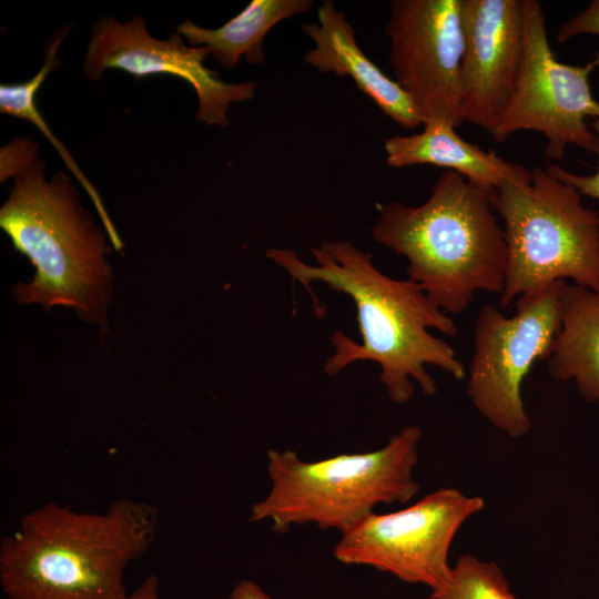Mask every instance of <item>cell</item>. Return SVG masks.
Instances as JSON below:
<instances>
[{"label":"cell","instance_id":"6da1fadb","mask_svg":"<svg viewBox=\"0 0 599 599\" xmlns=\"http://www.w3.org/2000/svg\"><path fill=\"white\" fill-rule=\"evenodd\" d=\"M311 252L316 264L305 263L291 248L271 247L265 255L308 291L313 283H324L353 300L361 343L344 333H333L334 352L324 364L327 375H336L356 362H374L395 404L412 399L414 382L424 395L436 394L437 385L427 365L455 379L465 378V366L454 348L429 332L433 328L454 337L457 326L418 284L387 276L374 265L370 253L346 240L324 241Z\"/></svg>","mask_w":599,"mask_h":599},{"label":"cell","instance_id":"7a4b0ae2","mask_svg":"<svg viewBox=\"0 0 599 599\" xmlns=\"http://www.w3.org/2000/svg\"><path fill=\"white\" fill-rule=\"evenodd\" d=\"M159 512L121 497L104 511L45 502L0 541V586L8 599H125L124 572L152 546Z\"/></svg>","mask_w":599,"mask_h":599},{"label":"cell","instance_id":"3957f363","mask_svg":"<svg viewBox=\"0 0 599 599\" xmlns=\"http://www.w3.org/2000/svg\"><path fill=\"white\" fill-rule=\"evenodd\" d=\"M495 194L446 170L423 204L380 205L370 233L407 260L408 278L432 302L445 313L459 314L477 291L500 294L504 288L507 247Z\"/></svg>","mask_w":599,"mask_h":599},{"label":"cell","instance_id":"277c9868","mask_svg":"<svg viewBox=\"0 0 599 599\" xmlns=\"http://www.w3.org/2000/svg\"><path fill=\"white\" fill-rule=\"evenodd\" d=\"M45 169L39 156L20 171L0 209V227L35 267L33 280L12 293L20 303L71 307L105 326L112 290L106 233L82 206L69 175L59 170L45 180Z\"/></svg>","mask_w":599,"mask_h":599},{"label":"cell","instance_id":"5b68a950","mask_svg":"<svg viewBox=\"0 0 599 599\" xmlns=\"http://www.w3.org/2000/svg\"><path fill=\"white\" fill-rule=\"evenodd\" d=\"M422 429L406 425L373 451L316 461L294 450H267L271 488L250 508V521L276 532L313 524L343 532L379 505L406 504L419 490L413 475Z\"/></svg>","mask_w":599,"mask_h":599},{"label":"cell","instance_id":"8992f818","mask_svg":"<svg viewBox=\"0 0 599 599\" xmlns=\"http://www.w3.org/2000/svg\"><path fill=\"white\" fill-rule=\"evenodd\" d=\"M494 206L507 247L501 311L557 281L599 290V213L573 186L536 166L528 181L501 185Z\"/></svg>","mask_w":599,"mask_h":599},{"label":"cell","instance_id":"52a82bcc","mask_svg":"<svg viewBox=\"0 0 599 599\" xmlns=\"http://www.w3.org/2000/svg\"><path fill=\"white\" fill-rule=\"evenodd\" d=\"M566 283L557 281L520 295L512 316L493 305H484L477 315L467 395L485 419L512 438L531 428L521 386L534 364L549 357Z\"/></svg>","mask_w":599,"mask_h":599},{"label":"cell","instance_id":"ba28073f","mask_svg":"<svg viewBox=\"0 0 599 599\" xmlns=\"http://www.w3.org/2000/svg\"><path fill=\"white\" fill-rule=\"evenodd\" d=\"M522 53L511 95L490 132L504 142L519 131H536L547 141L548 161L564 159L576 145L598 154L599 139L588 120L599 119L589 78L599 68V52L586 64L557 60L549 44L542 7L521 0Z\"/></svg>","mask_w":599,"mask_h":599},{"label":"cell","instance_id":"9c48e42d","mask_svg":"<svg viewBox=\"0 0 599 599\" xmlns=\"http://www.w3.org/2000/svg\"><path fill=\"white\" fill-rule=\"evenodd\" d=\"M484 506L478 496L439 488L404 509L370 512L341 532L333 555L435 592L449 580L448 551L458 529Z\"/></svg>","mask_w":599,"mask_h":599},{"label":"cell","instance_id":"30bf717a","mask_svg":"<svg viewBox=\"0 0 599 599\" xmlns=\"http://www.w3.org/2000/svg\"><path fill=\"white\" fill-rule=\"evenodd\" d=\"M384 33L394 80L423 124L461 125L463 0H393Z\"/></svg>","mask_w":599,"mask_h":599},{"label":"cell","instance_id":"8fae6325","mask_svg":"<svg viewBox=\"0 0 599 599\" xmlns=\"http://www.w3.org/2000/svg\"><path fill=\"white\" fill-rule=\"evenodd\" d=\"M204 47H191L175 31L166 40L152 37L141 16L119 22L104 16L92 23L91 40L83 61V72L90 80H101L109 69L135 78L171 75L193 87L197 97L195 119L206 125L229 126L227 111L232 103L255 97L256 82L231 83L209 69Z\"/></svg>","mask_w":599,"mask_h":599},{"label":"cell","instance_id":"7c38bea8","mask_svg":"<svg viewBox=\"0 0 599 599\" xmlns=\"http://www.w3.org/2000/svg\"><path fill=\"white\" fill-rule=\"evenodd\" d=\"M463 122L489 133L514 90L522 53L521 0H463Z\"/></svg>","mask_w":599,"mask_h":599},{"label":"cell","instance_id":"4fadbf2b","mask_svg":"<svg viewBox=\"0 0 599 599\" xmlns=\"http://www.w3.org/2000/svg\"><path fill=\"white\" fill-rule=\"evenodd\" d=\"M318 23L302 26L314 48L303 61L323 73L349 77L379 110L398 125L415 129L423 119L409 95L358 47L355 29L334 2L325 0L317 10Z\"/></svg>","mask_w":599,"mask_h":599},{"label":"cell","instance_id":"5bb4252c","mask_svg":"<svg viewBox=\"0 0 599 599\" xmlns=\"http://www.w3.org/2000/svg\"><path fill=\"white\" fill-rule=\"evenodd\" d=\"M423 131L384 139L386 162L393 167L434 165L456 172L469 182L497 191L507 182H525L531 171L522 164L506 161L494 151L483 150L456 132L453 124L433 120Z\"/></svg>","mask_w":599,"mask_h":599},{"label":"cell","instance_id":"9a60e30c","mask_svg":"<svg viewBox=\"0 0 599 599\" xmlns=\"http://www.w3.org/2000/svg\"><path fill=\"white\" fill-rule=\"evenodd\" d=\"M547 366L554 379L572 382L582 399L599 404V290L566 283Z\"/></svg>","mask_w":599,"mask_h":599},{"label":"cell","instance_id":"2e32d148","mask_svg":"<svg viewBox=\"0 0 599 599\" xmlns=\"http://www.w3.org/2000/svg\"><path fill=\"white\" fill-rule=\"evenodd\" d=\"M313 6L312 0H253L217 29L204 28L186 19L175 31L191 47L206 48L223 68H235L242 58L248 63L261 64L265 61L263 43L268 31Z\"/></svg>","mask_w":599,"mask_h":599},{"label":"cell","instance_id":"e0dca14e","mask_svg":"<svg viewBox=\"0 0 599 599\" xmlns=\"http://www.w3.org/2000/svg\"><path fill=\"white\" fill-rule=\"evenodd\" d=\"M73 24H68L57 29L49 39L44 48V60L39 71L29 80L20 83H1L0 85V112L14 118L23 119L34 124L38 130L51 142L64 164L74 174L77 180L83 186L84 191L94 204V207L102 220L103 229L111 240V245L115 251H121L124 246L114 224L109 216L102 199L81 171L75 160L71 156L67 146L52 133L49 124L44 121L35 105V95L45 78L62 62L59 58V49Z\"/></svg>","mask_w":599,"mask_h":599},{"label":"cell","instance_id":"ac0fdd59","mask_svg":"<svg viewBox=\"0 0 599 599\" xmlns=\"http://www.w3.org/2000/svg\"><path fill=\"white\" fill-rule=\"evenodd\" d=\"M430 599H516L507 578L495 562H487L466 554L451 567L446 586Z\"/></svg>","mask_w":599,"mask_h":599},{"label":"cell","instance_id":"d6986e66","mask_svg":"<svg viewBox=\"0 0 599 599\" xmlns=\"http://www.w3.org/2000/svg\"><path fill=\"white\" fill-rule=\"evenodd\" d=\"M39 158V146L31 136L17 138L0 150V181L14 177Z\"/></svg>","mask_w":599,"mask_h":599},{"label":"cell","instance_id":"ffe728a7","mask_svg":"<svg viewBox=\"0 0 599 599\" xmlns=\"http://www.w3.org/2000/svg\"><path fill=\"white\" fill-rule=\"evenodd\" d=\"M582 34L599 37V0H591L583 10L566 20L559 27L556 39L565 43Z\"/></svg>","mask_w":599,"mask_h":599},{"label":"cell","instance_id":"44dd1931","mask_svg":"<svg viewBox=\"0 0 599 599\" xmlns=\"http://www.w3.org/2000/svg\"><path fill=\"white\" fill-rule=\"evenodd\" d=\"M590 126L599 139V119L590 120ZM597 155L599 156V152ZM547 169L557 179L573 186L582 196L599 201V163L596 172L591 174H577L559 164H548Z\"/></svg>","mask_w":599,"mask_h":599},{"label":"cell","instance_id":"7402d4cb","mask_svg":"<svg viewBox=\"0 0 599 599\" xmlns=\"http://www.w3.org/2000/svg\"><path fill=\"white\" fill-rule=\"evenodd\" d=\"M229 599H275L271 597L260 585L242 579L236 582L229 596Z\"/></svg>","mask_w":599,"mask_h":599},{"label":"cell","instance_id":"603a6c76","mask_svg":"<svg viewBox=\"0 0 599 599\" xmlns=\"http://www.w3.org/2000/svg\"><path fill=\"white\" fill-rule=\"evenodd\" d=\"M159 588L158 576L150 573L125 599H160Z\"/></svg>","mask_w":599,"mask_h":599},{"label":"cell","instance_id":"cb8c5ba5","mask_svg":"<svg viewBox=\"0 0 599 599\" xmlns=\"http://www.w3.org/2000/svg\"><path fill=\"white\" fill-rule=\"evenodd\" d=\"M430 599V598H429Z\"/></svg>","mask_w":599,"mask_h":599}]
</instances>
